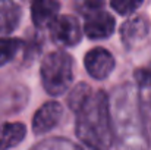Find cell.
Masks as SVG:
<instances>
[{"instance_id": "obj_1", "label": "cell", "mask_w": 151, "mask_h": 150, "mask_svg": "<svg viewBox=\"0 0 151 150\" xmlns=\"http://www.w3.org/2000/svg\"><path fill=\"white\" fill-rule=\"evenodd\" d=\"M76 136L85 147L104 150L111 144L113 131L110 124L107 94L99 90L76 113Z\"/></svg>"}, {"instance_id": "obj_2", "label": "cell", "mask_w": 151, "mask_h": 150, "mask_svg": "<svg viewBox=\"0 0 151 150\" xmlns=\"http://www.w3.org/2000/svg\"><path fill=\"white\" fill-rule=\"evenodd\" d=\"M40 75L46 91L51 96H60L72 83L73 60L65 51H51L41 62Z\"/></svg>"}, {"instance_id": "obj_3", "label": "cell", "mask_w": 151, "mask_h": 150, "mask_svg": "<svg viewBox=\"0 0 151 150\" xmlns=\"http://www.w3.org/2000/svg\"><path fill=\"white\" fill-rule=\"evenodd\" d=\"M51 40L60 47L76 46L82 38V28L79 21L72 15L59 16L50 27Z\"/></svg>"}, {"instance_id": "obj_4", "label": "cell", "mask_w": 151, "mask_h": 150, "mask_svg": "<svg viewBox=\"0 0 151 150\" xmlns=\"http://www.w3.org/2000/svg\"><path fill=\"white\" fill-rule=\"evenodd\" d=\"M84 63H85L87 72L93 78L104 80L111 74L114 68V57L109 50L103 47H96L85 54Z\"/></svg>"}, {"instance_id": "obj_5", "label": "cell", "mask_w": 151, "mask_h": 150, "mask_svg": "<svg viewBox=\"0 0 151 150\" xmlns=\"http://www.w3.org/2000/svg\"><path fill=\"white\" fill-rule=\"evenodd\" d=\"M114 18L104 10H96L85 16L84 33L91 40L107 38L114 31Z\"/></svg>"}, {"instance_id": "obj_6", "label": "cell", "mask_w": 151, "mask_h": 150, "mask_svg": "<svg viewBox=\"0 0 151 150\" xmlns=\"http://www.w3.org/2000/svg\"><path fill=\"white\" fill-rule=\"evenodd\" d=\"M63 115V107L57 101L44 103L34 115L32 119V130L35 134H46L51 131L60 121Z\"/></svg>"}, {"instance_id": "obj_7", "label": "cell", "mask_w": 151, "mask_h": 150, "mask_svg": "<svg viewBox=\"0 0 151 150\" xmlns=\"http://www.w3.org/2000/svg\"><path fill=\"white\" fill-rule=\"evenodd\" d=\"M60 3L54 0H37L31 6V18L37 28H47L59 18Z\"/></svg>"}, {"instance_id": "obj_8", "label": "cell", "mask_w": 151, "mask_h": 150, "mask_svg": "<svg viewBox=\"0 0 151 150\" xmlns=\"http://www.w3.org/2000/svg\"><path fill=\"white\" fill-rule=\"evenodd\" d=\"M148 22L145 18L142 16H134L131 19H128L120 30L122 34V41L123 44L131 49L134 47L137 43H139L142 38H145V36L148 34Z\"/></svg>"}, {"instance_id": "obj_9", "label": "cell", "mask_w": 151, "mask_h": 150, "mask_svg": "<svg viewBox=\"0 0 151 150\" xmlns=\"http://www.w3.org/2000/svg\"><path fill=\"white\" fill-rule=\"evenodd\" d=\"M22 18L19 4L9 0H0V34L13 33Z\"/></svg>"}, {"instance_id": "obj_10", "label": "cell", "mask_w": 151, "mask_h": 150, "mask_svg": "<svg viewBox=\"0 0 151 150\" xmlns=\"http://www.w3.org/2000/svg\"><path fill=\"white\" fill-rule=\"evenodd\" d=\"M27 136V128L21 122L0 124V150H9L18 146Z\"/></svg>"}, {"instance_id": "obj_11", "label": "cell", "mask_w": 151, "mask_h": 150, "mask_svg": "<svg viewBox=\"0 0 151 150\" xmlns=\"http://www.w3.org/2000/svg\"><path fill=\"white\" fill-rule=\"evenodd\" d=\"M91 96H93V90L90 86L82 83V84H78L76 87H73L70 94L68 96V104H69L70 110L78 113L84 107V104L90 100Z\"/></svg>"}, {"instance_id": "obj_12", "label": "cell", "mask_w": 151, "mask_h": 150, "mask_svg": "<svg viewBox=\"0 0 151 150\" xmlns=\"http://www.w3.org/2000/svg\"><path fill=\"white\" fill-rule=\"evenodd\" d=\"M22 46L24 43L19 38H10V37L0 38V66L10 62L16 56V53L22 49Z\"/></svg>"}, {"instance_id": "obj_13", "label": "cell", "mask_w": 151, "mask_h": 150, "mask_svg": "<svg viewBox=\"0 0 151 150\" xmlns=\"http://www.w3.org/2000/svg\"><path fill=\"white\" fill-rule=\"evenodd\" d=\"M142 4L141 0H113L110 6L120 15H131Z\"/></svg>"}, {"instance_id": "obj_14", "label": "cell", "mask_w": 151, "mask_h": 150, "mask_svg": "<svg viewBox=\"0 0 151 150\" xmlns=\"http://www.w3.org/2000/svg\"><path fill=\"white\" fill-rule=\"evenodd\" d=\"M135 81L138 83L139 87L142 88H151V62L147 63L145 66H141L135 71L134 74Z\"/></svg>"}, {"instance_id": "obj_15", "label": "cell", "mask_w": 151, "mask_h": 150, "mask_svg": "<svg viewBox=\"0 0 151 150\" xmlns=\"http://www.w3.org/2000/svg\"><path fill=\"white\" fill-rule=\"evenodd\" d=\"M103 4H104L103 1H88V0H84V1L76 3V7H78V10H79L84 16H87V15L96 12V10H101Z\"/></svg>"}, {"instance_id": "obj_16", "label": "cell", "mask_w": 151, "mask_h": 150, "mask_svg": "<svg viewBox=\"0 0 151 150\" xmlns=\"http://www.w3.org/2000/svg\"><path fill=\"white\" fill-rule=\"evenodd\" d=\"M150 104H151V99H150Z\"/></svg>"}]
</instances>
